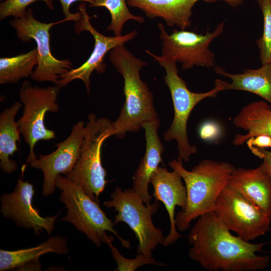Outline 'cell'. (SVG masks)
Returning a JSON list of instances; mask_svg holds the SVG:
<instances>
[{
  "label": "cell",
  "instance_id": "obj_1",
  "mask_svg": "<svg viewBox=\"0 0 271 271\" xmlns=\"http://www.w3.org/2000/svg\"><path fill=\"white\" fill-rule=\"evenodd\" d=\"M188 239V255L209 271H256L265 269L267 255H259L264 243H252L232 235L214 212L198 218Z\"/></svg>",
  "mask_w": 271,
  "mask_h": 271
},
{
  "label": "cell",
  "instance_id": "obj_2",
  "mask_svg": "<svg viewBox=\"0 0 271 271\" xmlns=\"http://www.w3.org/2000/svg\"><path fill=\"white\" fill-rule=\"evenodd\" d=\"M109 59L123 78L124 102L117 119L112 122V134L123 139L126 132H138L147 122L159 119L153 95L140 76L147 65L120 44L110 50Z\"/></svg>",
  "mask_w": 271,
  "mask_h": 271
},
{
  "label": "cell",
  "instance_id": "obj_3",
  "mask_svg": "<svg viewBox=\"0 0 271 271\" xmlns=\"http://www.w3.org/2000/svg\"><path fill=\"white\" fill-rule=\"evenodd\" d=\"M168 165L180 175L186 187V208L175 216L176 228L184 231L190 227L193 220L214 211L219 195L236 168L227 162L208 159L200 162L191 171L186 170L183 162L178 160H172Z\"/></svg>",
  "mask_w": 271,
  "mask_h": 271
},
{
  "label": "cell",
  "instance_id": "obj_4",
  "mask_svg": "<svg viewBox=\"0 0 271 271\" xmlns=\"http://www.w3.org/2000/svg\"><path fill=\"white\" fill-rule=\"evenodd\" d=\"M146 52L164 68V81L170 90L173 101L174 116L171 125L164 133V140L175 141L177 143V160L187 162L192 155L198 152L197 147L190 144L188 138L187 125L190 113L203 99L216 97L220 91L226 90L227 82L218 79L215 80V86L211 90L202 93L192 92L179 76L176 62L166 60L147 50Z\"/></svg>",
  "mask_w": 271,
  "mask_h": 271
},
{
  "label": "cell",
  "instance_id": "obj_5",
  "mask_svg": "<svg viewBox=\"0 0 271 271\" xmlns=\"http://www.w3.org/2000/svg\"><path fill=\"white\" fill-rule=\"evenodd\" d=\"M55 186L61 191L60 200L67 209L61 221L71 223L97 247L113 239L106 234L109 231L119 239L123 247L130 248L129 242L120 237L113 228L114 222L107 217L99 203L92 200L79 186L61 174L56 179Z\"/></svg>",
  "mask_w": 271,
  "mask_h": 271
},
{
  "label": "cell",
  "instance_id": "obj_6",
  "mask_svg": "<svg viewBox=\"0 0 271 271\" xmlns=\"http://www.w3.org/2000/svg\"><path fill=\"white\" fill-rule=\"evenodd\" d=\"M87 119L79 158L72 170L65 176L92 200L99 203V196L107 183V173L101 164V146L112 136V122L105 117L97 118L94 113H90Z\"/></svg>",
  "mask_w": 271,
  "mask_h": 271
},
{
  "label": "cell",
  "instance_id": "obj_7",
  "mask_svg": "<svg viewBox=\"0 0 271 271\" xmlns=\"http://www.w3.org/2000/svg\"><path fill=\"white\" fill-rule=\"evenodd\" d=\"M110 198L103 205L117 212L114 216V224L125 223L138 240V253L152 256L153 251L159 244H163L165 238L162 230L155 227L152 220L160 206L158 200L147 205L132 189L122 190L120 187L115 188Z\"/></svg>",
  "mask_w": 271,
  "mask_h": 271
},
{
  "label": "cell",
  "instance_id": "obj_8",
  "mask_svg": "<svg viewBox=\"0 0 271 271\" xmlns=\"http://www.w3.org/2000/svg\"><path fill=\"white\" fill-rule=\"evenodd\" d=\"M60 88L57 85L46 87L33 86L28 80L22 85L19 97L24 105L23 112L17 122L25 142L29 147L26 159L28 164L37 158L34 152L37 142L56 138L55 131L45 125L44 119L47 112L59 111L57 100Z\"/></svg>",
  "mask_w": 271,
  "mask_h": 271
},
{
  "label": "cell",
  "instance_id": "obj_9",
  "mask_svg": "<svg viewBox=\"0 0 271 271\" xmlns=\"http://www.w3.org/2000/svg\"><path fill=\"white\" fill-rule=\"evenodd\" d=\"M213 212L228 230L246 241L270 230L271 221L266 213L228 184L219 195Z\"/></svg>",
  "mask_w": 271,
  "mask_h": 271
},
{
  "label": "cell",
  "instance_id": "obj_10",
  "mask_svg": "<svg viewBox=\"0 0 271 271\" xmlns=\"http://www.w3.org/2000/svg\"><path fill=\"white\" fill-rule=\"evenodd\" d=\"M224 23H220L214 31L205 34L186 30H174L168 34L162 23L158 27L162 40V55L164 59L182 64L183 70L194 66L214 67L215 54L209 49L211 42L223 31Z\"/></svg>",
  "mask_w": 271,
  "mask_h": 271
},
{
  "label": "cell",
  "instance_id": "obj_11",
  "mask_svg": "<svg viewBox=\"0 0 271 271\" xmlns=\"http://www.w3.org/2000/svg\"><path fill=\"white\" fill-rule=\"evenodd\" d=\"M61 21L41 22L36 19L32 9H28L23 17L14 18L9 22L16 30L17 37L22 42H29L32 40L36 42L38 63L31 76L34 81H49L56 84L61 75L72 69V63L69 59H58L51 53L50 31L54 25Z\"/></svg>",
  "mask_w": 271,
  "mask_h": 271
},
{
  "label": "cell",
  "instance_id": "obj_12",
  "mask_svg": "<svg viewBox=\"0 0 271 271\" xmlns=\"http://www.w3.org/2000/svg\"><path fill=\"white\" fill-rule=\"evenodd\" d=\"M78 10L80 13L81 18L75 22L74 27L75 31L77 34L82 31L89 32L94 40V48L89 58L83 64L61 75L56 85L61 88L65 87L74 80L80 79L84 82L87 91L89 93L90 77L92 73L95 71L102 73L106 70V64L104 62V58L106 53L115 47L124 44L134 39L138 32L133 30L120 36H104L97 31L91 24V17L87 13L85 2H82L79 5Z\"/></svg>",
  "mask_w": 271,
  "mask_h": 271
},
{
  "label": "cell",
  "instance_id": "obj_13",
  "mask_svg": "<svg viewBox=\"0 0 271 271\" xmlns=\"http://www.w3.org/2000/svg\"><path fill=\"white\" fill-rule=\"evenodd\" d=\"M85 132V122L79 121L72 128L68 137L57 144L56 149L50 154L40 155L30 166L41 170L44 175L42 195L48 197L55 191V181L59 175L65 176L76 165Z\"/></svg>",
  "mask_w": 271,
  "mask_h": 271
},
{
  "label": "cell",
  "instance_id": "obj_14",
  "mask_svg": "<svg viewBox=\"0 0 271 271\" xmlns=\"http://www.w3.org/2000/svg\"><path fill=\"white\" fill-rule=\"evenodd\" d=\"M34 193L33 185L20 178L14 191L1 195V213L17 226L33 229L37 236L44 230L50 234L55 228V223L60 212L53 216L42 217L39 210L32 205Z\"/></svg>",
  "mask_w": 271,
  "mask_h": 271
},
{
  "label": "cell",
  "instance_id": "obj_15",
  "mask_svg": "<svg viewBox=\"0 0 271 271\" xmlns=\"http://www.w3.org/2000/svg\"><path fill=\"white\" fill-rule=\"evenodd\" d=\"M150 183L153 186V196L162 202L168 213L170 229L165 237L163 245L168 246L182 237L177 231L175 221V208L179 206L183 210L187 203V193L180 175L176 171H168L165 167H159L153 175Z\"/></svg>",
  "mask_w": 271,
  "mask_h": 271
},
{
  "label": "cell",
  "instance_id": "obj_16",
  "mask_svg": "<svg viewBox=\"0 0 271 271\" xmlns=\"http://www.w3.org/2000/svg\"><path fill=\"white\" fill-rule=\"evenodd\" d=\"M159 126V119L143 125L145 132L146 151L133 176L132 189L147 205L151 204L153 196L149 193V185L153 175L159 167L162 154L164 151L158 136Z\"/></svg>",
  "mask_w": 271,
  "mask_h": 271
},
{
  "label": "cell",
  "instance_id": "obj_17",
  "mask_svg": "<svg viewBox=\"0 0 271 271\" xmlns=\"http://www.w3.org/2000/svg\"><path fill=\"white\" fill-rule=\"evenodd\" d=\"M228 184L259 207L271 221V177L263 163L255 168L236 169Z\"/></svg>",
  "mask_w": 271,
  "mask_h": 271
},
{
  "label": "cell",
  "instance_id": "obj_18",
  "mask_svg": "<svg viewBox=\"0 0 271 271\" xmlns=\"http://www.w3.org/2000/svg\"><path fill=\"white\" fill-rule=\"evenodd\" d=\"M200 0H126L127 5L141 10L150 19L160 18L170 27L185 30L191 25L195 4Z\"/></svg>",
  "mask_w": 271,
  "mask_h": 271
},
{
  "label": "cell",
  "instance_id": "obj_19",
  "mask_svg": "<svg viewBox=\"0 0 271 271\" xmlns=\"http://www.w3.org/2000/svg\"><path fill=\"white\" fill-rule=\"evenodd\" d=\"M234 125L246 131L236 134L234 146H241L248 139L261 134L271 137V105L265 101L252 102L243 107L233 120Z\"/></svg>",
  "mask_w": 271,
  "mask_h": 271
},
{
  "label": "cell",
  "instance_id": "obj_20",
  "mask_svg": "<svg viewBox=\"0 0 271 271\" xmlns=\"http://www.w3.org/2000/svg\"><path fill=\"white\" fill-rule=\"evenodd\" d=\"M214 69L216 73L231 79V83L227 84L226 90L252 93L271 105V63L262 64L258 69H246L237 74L228 73L219 66H215Z\"/></svg>",
  "mask_w": 271,
  "mask_h": 271
},
{
  "label": "cell",
  "instance_id": "obj_21",
  "mask_svg": "<svg viewBox=\"0 0 271 271\" xmlns=\"http://www.w3.org/2000/svg\"><path fill=\"white\" fill-rule=\"evenodd\" d=\"M50 252L68 254L69 249L67 238L55 235L33 247L11 251L1 249L0 270L17 269L27 262L39 260L41 255Z\"/></svg>",
  "mask_w": 271,
  "mask_h": 271
},
{
  "label": "cell",
  "instance_id": "obj_22",
  "mask_svg": "<svg viewBox=\"0 0 271 271\" xmlns=\"http://www.w3.org/2000/svg\"><path fill=\"white\" fill-rule=\"evenodd\" d=\"M23 104L16 101L0 114V167L5 173L11 174L18 169V164L10 159L18 151V141L21 142L20 131L15 120Z\"/></svg>",
  "mask_w": 271,
  "mask_h": 271
},
{
  "label": "cell",
  "instance_id": "obj_23",
  "mask_svg": "<svg viewBox=\"0 0 271 271\" xmlns=\"http://www.w3.org/2000/svg\"><path fill=\"white\" fill-rule=\"evenodd\" d=\"M38 63V51L35 48L26 53L0 58V84H12L31 76Z\"/></svg>",
  "mask_w": 271,
  "mask_h": 271
},
{
  "label": "cell",
  "instance_id": "obj_24",
  "mask_svg": "<svg viewBox=\"0 0 271 271\" xmlns=\"http://www.w3.org/2000/svg\"><path fill=\"white\" fill-rule=\"evenodd\" d=\"M89 7H104L109 11L111 21L106 29L112 31L115 36L122 35L124 25L128 20H134L141 24L145 22L143 17L133 15L129 12L126 0H95Z\"/></svg>",
  "mask_w": 271,
  "mask_h": 271
},
{
  "label": "cell",
  "instance_id": "obj_25",
  "mask_svg": "<svg viewBox=\"0 0 271 271\" xmlns=\"http://www.w3.org/2000/svg\"><path fill=\"white\" fill-rule=\"evenodd\" d=\"M262 14L263 32L256 42L262 64L271 63V0H255Z\"/></svg>",
  "mask_w": 271,
  "mask_h": 271
},
{
  "label": "cell",
  "instance_id": "obj_26",
  "mask_svg": "<svg viewBox=\"0 0 271 271\" xmlns=\"http://www.w3.org/2000/svg\"><path fill=\"white\" fill-rule=\"evenodd\" d=\"M113 239L108 241L106 244L110 248L113 258L117 263L115 271H134L138 267L147 264H152L159 266L166 265L156 261L153 256H147L142 253H138L134 258L128 259L123 256L118 249L112 244Z\"/></svg>",
  "mask_w": 271,
  "mask_h": 271
},
{
  "label": "cell",
  "instance_id": "obj_27",
  "mask_svg": "<svg viewBox=\"0 0 271 271\" xmlns=\"http://www.w3.org/2000/svg\"><path fill=\"white\" fill-rule=\"evenodd\" d=\"M39 1L43 2L50 10L54 9L53 0H5L0 4V20L10 16L22 18L26 14L29 6Z\"/></svg>",
  "mask_w": 271,
  "mask_h": 271
},
{
  "label": "cell",
  "instance_id": "obj_28",
  "mask_svg": "<svg viewBox=\"0 0 271 271\" xmlns=\"http://www.w3.org/2000/svg\"><path fill=\"white\" fill-rule=\"evenodd\" d=\"M61 6L62 12L65 16V19L68 21H73L77 22L80 19L81 14L80 12L72 13L70 11L71 5L75 2L81 1L87 2L89 5L93 4L95 0H59Z\"/></svg>",
  "mask_w": 271,
  "mask_h": 271
},
{
  "label": "cell",
  "instance_id": "obj_29",
  "mask_svg": "<svg viewBox=\"0 0 271 271\" xmlns=\"http://www.w3.org/2000/svg\"><path fill=\"white\" fill-rule=\"evenodd\" d=\"M248 148L255 156L263 160L262 163L271 177V151L255 146H250Z\"/></svg>",
  "mask_w": 271,
  "mask_h": 271
},
{
  "label": "cell",
  "instance_id": "obj_30",
  "mask_svg": "<svg viewBox=\"0 0 271 271\" xmlns=\"http://www.w3.org/2000/svg\"><path fill=\"white\" fill-rule=\"evenodd\" d=\"M246 143L248 147L255 146L263 149L271 148V137L261 134L250 138Z\"/></svg>",
  "mask_w": 271,
  "mask_h": 271
},
{
  "label": "cell",
  "instance_id": "obj_31",
  "mask_svg": "<svg viewBox=\"0 0 271 271\" xmlns=\"http://www.w3.org/2000/svg\"><path fill=\"white\" fill-rule=\"evenodd\" d=\"M217 131L216 127L214 124L206 123L201 127L199 133L202 139L207 140L215 137Z\"/></svg>",
  "mask_w": 271,
  "mask_h": 271
},
{
  "label": "cell",
  "instance_id": "obj_32",
  "mask_svg": "<svg viewBox=\"0 0 271 271\" xmlns=\"http://www.w3.org/2000/svg\"><path fill=\"white\" fill-rule=\"evenodd\" d=\"M42 264L39 260L29 262L17 268V270H41Z\"/></svg>",
  "mask_w": 271,
  "mask_h": 271
},
{
  "label": "cell",
  "instance_id": "obj_33",
  "mask_svg": "<svg viewBox=\"0 0 271 271\" xmlns=\"http://www.w3.org/2000/svg\"><path fill=\"white\" fill-rule=\"evenodd\" d=\"M203 1L206 3H214L218 1H222L226 2L228 5L232 7H236L241 5L243 3L244 0H200Z\"/></svg>",
  "mask_w": 271,
  "mask_h": 271
},
{
  "label": "cell",
  "instance_id": "obj_34",
  "mask_svg": "<svg viewBox=\"0 0 271 271\" xmlns=\"http://www.w3.org/2000/svg\"><path fill=\"white\" fill-rule=\"evenodd\" d=\"M1 1H5V0H0Z\"/></svg>",
  "mask_w": 271,
  "mask_h": 271
}]
</instances>
